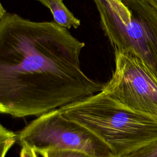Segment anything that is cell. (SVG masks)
Listing matches in <instances>:
<instances>
[{
    "instance_id": "obj_12",
    "label": "cell",
    "mask_w": 157,
    "mask_h": 157,
    "mask_svg": "<svg viewBox=\"0 0 157 157\" xmlns=\"http://www.w3.org/2000/svg\"><path fill=\"white\" fill-rule=\"evenodd\" d=\"M39 1L42 4H43L44 6L47 7V1L48 0H37Z\"/></svg>"
},
{
    "instance_id": "obj_2",
    "label": "cell",
    "mask_w": 157,
    "mask_h": 157,
    "mask_svg": "<svg viewBox=\"0 0 157 157\" xmlns=\"http://www.w3.org/2000/svg\"><path fill=\"white\" fill-rule=\"evenodd\" d=\"M59 110L95 134L117 157L157 140V117L131 110L103 91Z\"/></svg>"
},
{
    "instance_id": "obj_3",
    "label": "cell",
    "mask_w": 157,
    "mask_h": 157,
    "mask_svg": "<svg viewBox=\"0 0 157 157\" xmlns=\"http://www.w3.org/2000/svg\"><path fill=\"white\" fill-rule=\"evenodd\" d=\"M114 50L132 52L157 77V11L146 0H93Z\"/></svg>"
},
{
    "instance_id": "obj_6",
    "label": "cell",
    "mask_w": 157,
    "mask_h": 157,
    "mask_svg": "<svg viewBox=\"0 0 157 157\" xmlns=\"http://www.w3.org/2000/svg\"><path fill=\"white\" fill-rule=\"evenodd\" d=\"M47 7L52 12L54 21L59 25L70 29L77 28L80 25V21L66 7L63 0H48Z\"/></svg>"
},
{
    "instance_id": "obj_9",
    "label": "cell",
    "mask_w": 157,
    "mask_h": 157,
    "mask_svg": "<svg viewBox=\"0 0 157 157\" xmlns=\"http://www.w3.org/2000/svg\"><path fill=\"white\" fill-rule=\"evenodd\" d=\"M121 157H157V140Z\"/></svg>"
},
{
    "instance_id": "obj_5",
    "label": "cell",
    "mask_w": 157,
    "mask_h": 157,
    "mask_svg": "<svg viewBox=\"0 0 157 157\" xmlns=\"http://www.w3.org/2000/svg\"><path fill=\"white\" fill-rule=\"evenodd\" d=\"M114 53L115 70L102 91L131 110L157 117V77L134 53Z\"/></svg>"
},
{
    "instance_id": "obj_7",
    "label": "cell",
    "mask_w": 157,
    "mask_h": 157,
    "mask_svg": "<svg viewBox=\"0 0 157 157\" xmlns=\"http://www.w3.org/2000/svg\"><path fill=\"white\" fill-rule=\"evenodd\" d=\"M17 141V134L10 131L1 124L0 149L1 157H5L10 147Z\"/></svg>"
},
{
    "instance_id": "obj_4",
    "label": "cell",
    "mask_w": 157,
    "mask_h": 157,
    "mask_svg": "<svg viewBox=\"0 0 157 157\" xmlns=\"http://www.w3.org/2000/svg\"><path fill=\"white\" fill-rule=\"evenodd\" d=\"M21 145L37 153L51 149L81 150L93 157H117L112 149L85 126L65 117L59 109L37 117L17 133Z\"/></svg>"
},
{
    "instance_id": "obj_1",
    "label": "cell",
    "mask_w": 157,
    "mask_h": 157,
    "mask_svg": "<svg viewBox=\"0 0 157 157\" xmlns=\"http://www.w3.org/2000/svg\"><path fill=\"white\" fill-rule=\"evenodd\" d=\"M84 46L55 21L0 15V112L38 117L102 91L81 69Z\"/></svg>"
},
{
    "instance_id": "obj_11",
    "label": "cell",
    "mask_w": 157,
    "mask_h": 157,
    "mask_svg": "<svg viewBox=\"0 0 157 157\" xmlns=\"http://www.w3.org/2000/svg\"><path fill=\"white\" fill-rule=\"evenodd\" d=\"M157 11V0H146Z\"/></svg>"
},
{
    "instance_id": "obj_10",
    "label": "cell",
    "mask_w": 157,
    "mask_h": 157,
    "mask_svg": "<svg viewBox=\"0 0 157 157\" xmlns=\"http://www.w3.org/2000/svg\"><path fill=\"white\" fill-rule=\"evenodd\" d=\"M37 153L32 147L25 144L21 145L20 157H38Z\"/></svg>"
},
{
    "instance_id": "obj_8",
    "label": "cell",
    "mask_w": 157,
    "mask_h": 157,
    "mask_svg": "<svg viewBox=\"0 0 157 157\" xmlns=\"http://www.w3.org/2000/svg\"><path fill=\"white\" fill-rule=\"evenodd\" d=\"M39 154L42 157H93L83 151L72 149H51Z\"/></svg>"
}]
</instances>
